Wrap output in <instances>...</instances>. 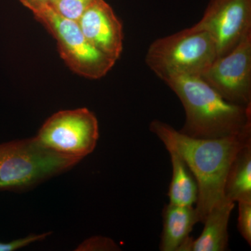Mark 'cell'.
Here are the masks:
<instances>
[{
    "instance_id": "17",
    "label": "cell",
    "mask_w": 251,
    "mask_h": 251,
    "mask_svg": "<svg viewBox=\"0 0 251 251\" xmlns=\"http://www.w3.org/2000/svg\"><path fill=\"white\" fill-rule=\"evenodd\" d=\"M81 250L119 251L120 247L109 238L96 237L87 239L81 245Z\"/></svg>"
},
{
    "instance_id": "6",
    "label": "cell",
    "mask_w": 251,
    "mask_h": 251,
    "mask_svg": "<svg viewBox=\"0 0 251 251\" xmlns=\"http://www.w3.org/2000/svg\"><path fill=\"white\" fill-rule=\"evenodd\" d=\"M35 138L48 150L81 161L97 147L98 120L86 108L62 110L46 120Z\"/></svg>"
},
{
    "instance_id": "12",
    "label": "cell",
    "mask_w": 251,
    "mask_h": 251,
    "mask_svg": "<svg viewBox=\"0 0 251 251\" xmlns=\"http://www.w3.org/2000/svg\"><path fill=\"white\" fill-rule=\"evenodd\" d=\"M224 196L234 202L251 201V143L239 150L226 176Z\"/></svg>"
},
{
    "instance_id": "3",
    "label": "cell",
    "mask_w": 251,
    "mask_h": 251,
    "mask_svg": "<svg viewBox=\"0 0 251 251\" xmlns=\"http://www.w3.org/2000/svg\"><path fill=\"white\" fill-rule=\"evenodd\" d=\"M217 57L212 36L190 27L153 41L145 62L163 80L173 75L201 77Z\"/></svg>"
},
{
    "instance_id": "9",
    "label": "cell",
    "mask_w": 251,
    "mask_h": 251,
    "mask_svg": "<svg viewBox=\"0 0 251 251\" xmlns=\"http://www.w3.org/2000/svg\"><path fill=\"white\" fill-rule=\"evenodd\" d=\"M77 23L94 48L116 62L120 58L123 51V27L105 0H97Z\"/></svg>"
},
{
    "instance_id": "5",
    "label": "cell",
    "mask_w": 251,
    "mask_h": 251,
    "mask_svg": "<svg viewBox=\"0 0 251 251\" xmlns=\"http://www.w3.org/2000/svg\"><path fill=\"white\" fill-rule=\"evenodd\" d=\"M34 16L55 39L61 57L77 75L97 80L115 66L116 61L94 48L75 21L59 16L49 6Z\"/></svg>"
},
{
    "instance_id": "8",
    "label": "cell",
    "mask_w": 251,
    "mask_h": 251,
    "mask_svg": "<svg viewBox=\"0 0 251 251\" xmlns=\"http://www.w3.org/2000/svg\"><path fill=\"white\" fill-rule=\"evenodd\" d=\"M191 28L209 33L218 57H222L251 30V0H210L202 17Z\"/></svg>"
},
{
    "instance_id": "7",
    "label": "cell",
    "mask_w": 251,
    "mask_h": 251,
    "mask_svg": "<svg viewBox=\"0 0 251 251\" xmlns=\"http://www.w3.org/2000/svg\"><path fill=\"white\" fill-rule=\"evenodd\" d=\"M201 77L229 103L251 106V30Z\"/></svg>"
},
{
    "instance_id": "15",
    "label": "cell",
    "mask_w": 251,
    "mask_h": 251,
    "mask_svg": "<svg viewBox=\"0 0 251 251\" xmlns=\"http://www.w3.org/2000/svg\"><path fill=\"white\" fill-rule=\"evenodd\" d=\"M237 228L244 240L251 245V201L238 202Z\"/></svg>"
},
{
    "instance_id": "10",
    "label": "cell",
    "mask_w": 251,
    "mask_h": 251,
    "mask_svg": "<svg viewBox=\"0 0 251 251\" xmlns=\"http://www.w3.org/2000/svg\"><path fill=\"white\" fill-rule=\"evenodd\" d=\"M235 202L225 198L206 216L204 229L199 237H189L179 251H225L228 248V224Z\"/></svg>"
},
{
    "instance_id": "14",
    "label": "cell",
    "mask_w": 251,
    "mask_h": 251,
    "mask_svg": "<svg viewBox=\"0 0 251 251\" xmlns=\"http://www.w3.org/2000/svg\"><path fill=\"white\" fill-rule=\"evenodd\" d=\"M97 0H51L49 5L54 12L77 22L82 14Z\"/></svg>"
},
{
    "instance_id": "13",
    "label": "cell",
    "mask_w": 251,
    "mask_h": 251,
    "mask_svg": "<svg viewBox=\"0 0 251 251\" xmlns=\"http://www.w3.org/2000/svg\"><path fill=\"white\" fill-rule=\"evenodd\" d=\"M171 156L172 179L168 197L170 203L181 206H193L198 199V188L196 178L179 153L168 149Z\"/></svg>"
},
{
    "instance_id": "11",
    "label": "cell",
    "mask_w": 251,
    "mask_h": 251,
    "mask_svg": "<svg viewBox=\"0 0 251 251\" xmlns=\"http://www.w3.org/2000/svg\"><path fill=\"white\" fill-rule=\"evenodd\" d=\"M163 230L160 241L161 251H179L190 237L195 225L198 222L193 206H181L168 203L163 210Z\"/></svg>"
},
{
    "instance_id": "16",
    "label": "cell",
    "mask_w": 251,
    "mask_h": 251,
    "mask_svg": "<svg viewBox=\"0 0 251 251\" xmlns=\"http://www.w3.org/2000/svg\"><path fill=\"white\" fill-rule=\"evenodd\" d=\"M50 232L41 234H31L10 242H0V251H14L22 249L36 242H40L49 237Z\"/></svg>"
},
{
    "instance_id": "1",
    "label": "cell",
    "mask_w": 251,
    "mask_h": 251,
    "mask_svg": "<svg viewBox=\"0 0 251 251\" xmlns=\"http://www.w3.org/2000/svg\"><path fill=\"white\" fill-rule=\"evenodd\" d=\"M150 130L166 150L179 153L192 172L198 188L195 209L198 222L203 224L211 209L226 198L227 172L239 150L251 143V131L225 138H195L158 120L151 121Z\"/></svg>"
},
{
    "instance_id": "2",
    "label": "cell",
    "mask_w": 251,
    "mask_h": 251,
    "mask_svg": "<svg viewBox=\"0 0 251 251\" xmlns=\"http://www.w3.org/2000/svg\"><path fill=\"white\" fill-rule=\"evenodd\" d=\"M162 80L184 106L182 134L211 139L251 131V106L229 103L201 77L173 75Z\"/></svg>"
},
{
    "instance_id": "18",
    "label": "cell",
    "mask_w": 251,
    "mask_h": 251,
    "mask_svg": "<svg viewBox=\"0 0 251 251\" xmlns=\"http://www.w3.org/2000/svg\"><path fill=\"white\" fill-rule=\"evenodd\" d=\"M25 6L30 10L33 14L49 6L51 0H18Z\"/></svg>"
},
{
    "instance_id": "4",
    "label": "cell",
    "mask_w": 251,
    "mask_h": 251,
    "mask_svg": "<svg viewBox=\"0 0 251 251\" xmlns=\"http://www.w3.org/2000/svg\"><path fill=\"white\" fill-rule=\"evenodd\" d=\"M80 161L48 150L35 137L0 144V190L34 187Z\"/></svg>"
}]
</instances>
